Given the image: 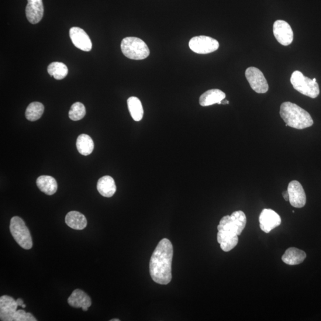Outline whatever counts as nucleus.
Here are the masks:
<instances>
[{"mask_svg":"<svg viewBox=\"0 0 321 321\" xmlns=\"http://www.w3.org/2000/svg\"><path fill=\"white\" fill-rule=\"evenodd\" d=\"M70 37L76 47L82 51H90L92 44L90 38L84 30L78 27H73L70 29Z\"/></svg>","mask_w":321,"mask_h":321,"instance_id":"nucleus-12","label":"nucleus"},{"mask_svg":"<svg viewBox=\"0 0 321 321\" xmlns=\"http://www.w3.org/2000/svg\"><path fill=\"white\" fill-rule=\"evenodd\" d=\"M306 258L304 251L296 247H290L286 250L282 257V261L290 265H296L302 263Z\"/></svg>","mask_w":321,"mask_h":321,"instance_id":"nucleus-18","label":"nucleus"},{"mask_svg":"<svg viewBox=\"0 0 321 321\" xmlns=\"http://www.w3.org/2000/svg\"><path fill=\"white\" fill-rule=\"evenodd\" d=\"M17 305H18V306H22V305L23 304V300L21 299H18L16 300Z\"/></svg>","mask_w":321,"mask_h":321,"instance_id":"nucleus-28","label":"nucleus"},{"mask_svg":"<svg viewBox=\"0 0 321 321\" xmlns=\"http://www.w3.org/2000/svg\"><path fill=\"white\" fill-rule=\"evenodd\" d=\"M85 106L81 102H76L72 105L68 113L69 118L72 120L78 121L82 119L85 116Z\"/></svg>","mask_w":321,"mask_h":321,"instance_id":"nucleus-25","label":"nucleus"},{"mask_svg":"<svg viewBox=\"0 0 321 321\" xmlns=\"http://www.w3.org/2000/svg\"><path fill=\"white\" fill-rule=\"evenodd\" d=\"M44 12L43 0H27L26 15L30 23H39L43 19Z\"/></svg>","mask_w":321,"mask_h":321,"instance_id":"nucleus-14","label":"nucleus"},{"mask_svg":"<svg viewBox=\"0 0 321 321\" xmlns=\"http://www.w3.org/2000/svg\"><path fill=\"white\" fill-rule=\"evenodd\" d=\"M273 33L276 40L282 46H289L293 42L294 36L293 30L291 25L284 20H278L274 22Z\"/></svg>","mask_w":321,"mask_h":321,"instance_id":"nucleus-9","label":"nucleus"},{"mask_svg":"<svg viewBox=\"0 0 321 321\" xmlns=\"http://www.w3.org/2000/svg\"><path fill=\"white\" fill-rule=\"evenodd\" d=\"M14 320L37 321V319L32 315V313H26L23 310H17L15 316H14Z\"/></svg>","mask_w":321,"mask_h":321,"instance_id":"nucleus-26","label":"nucleus"},{"mask_svg":"<svg viewBox=\"0 0 321 321\" xmlns=\"http://www.w3.org/2000/svg\"><path fill=\"white\" fill-rule=\"evenodd\" d=\"M247 219L241 210L234 212L231 216L223 217L218 226L217 240L224 252H229L237 246L239 238L246 227Z\"/></svg>","mask_w":321,"mask_h":321,"instance_id":"nucleus-2","label":"nucleus"},{"mask_svg":"<svg viewBox=\"0 0 321 321\" xmlns=\"http://www.w3.org/2000/svg\"><path fill=\"white\" fill-rule=\"evenodd\" d=\"M173 257V247L167 239L158 243L150 260V275L158 284L167 285L172 279L171 264Z\"/></svg>","mask_w":321,"mask_h":321,"instance_id":"nucleus-1","label":"nucleus"},{"mask_svg":"<svg viewBox=\"0 0 321 321\" xmlns=\"http://www.w3.org/2000/svg\"><path fill=\"white\" fill-rule=\"evenodd\" d=\"M37 185L41 192L48 195H53L57 191L56 179L50 175H41L37 179Z\"/></svg>","mask_w":321,"mask_h":321,"instance_id":"nucleus-19","label":"nucleus"},{"mask_svg":"<svg viewBox=\"0 0 321 321\" xmlns=\"http://www.w3.org/2000/svg\"><path fill=\"white\" fill-rule=\"evenodd\" d=\"M68 227L75 230H83L87 226V220L82 213L78 211L69 212L65 219Z\"/></svg>","mask_w":321,"mask_h":321,"instance_id":"nucleus-20","label":"nucleus"},{"mask_svg":"<svg viewBox=\"0 0 321 321\" xmlns=\"http://www.w3.org/2000/svg\"><path fill=\"white\" fill-rule=\"evenodd\" d=\"M189 46L191 50L199 54L211 53L219 49L218 41L207 36H198L190 40Z\"/></svg>","mask_w":321,"mask_h":321,"instance_id":"nucleus-7","label":"nucleus"},{"mask_svg":"<svg viewBox=\"0 0 321 321\" xmlns=\"http://www.w3.org/2000/svg\"><path fill=\"white\" fill-rule=\"evenodd\" d=\"M23 308H26V305L25 304H23L22 306Z\"/></svg>","mask_w":321,"mask_h":321,"instance_id":"nucleus-32","label":"nucleus"},{"mask_svg":"<svg viewBox=\"0 0 321 321\" xmlns=\"http://www.w3.org/2000/svg\"><path fill=\"white\" fill-rule=\"evenodd\" d=\"M127 105H128L130 115L134 121L139 122L142 119L144 109L139 98L135 96H131L127 99Z\"/></svg>","mask_w":321,"mask_h":321,"instance_id":"nucleus-22","label":"nucleus"},{"mask_svg":"<svg viewBox=\"0 0 321 321\" xmlns=\"http://www.w3.org/2000/svg\"><path fill=\"white\" fill-rule=\"evenodd\" d=\"M260 228L264 232L269 233L281 223L280 216L271 209L262 210L260 219Z\"/></svg>","mask_w":321,"mask_h":321,"instance_id":"nucleus-11","label":"nucleus"},{"mask_svg":"<svg viewBox=\"0 0 321 321\" xmlns=\"http://www.w3.org/2000/svg\"><path fill=\"white\" fill-rule=\"evenodd\" d=\"M123 54L130 59L144 60L150 56L149 48L144 41L136 37H126L121 43Z\"/></svg>","mask_w":321,"mask_h":321,"instance_id":"nucleus-4","label":"nucleus"},{"mask_svg":"<svg viewBox=\"0 0 321 321\" xmlns=\"http://www.w3.org/2000/svg\"><path fill=\"white\" fill-rule=\"evenodd\" d=\"M77 147L79 153L84 156H88L94 151V141L88 134H82L78 137Z\"/></svg>","mask_w":321,"mask_h":321,"instance_id":"nucleus-21","label":"nucleus"},{"mask_svg":"<svg viewBox=\"0 0 321 321\" xmlns=\"http://www.w3.org/2000/svg\"><path fill=\"white\" fill-rule=\"evenodd\" d=\"M68 304L75 308H89L92 301L87 294L80 289L75 290L68 299Z\"/></svg>","mask_w":321,"mask_h":321,"instance_id":"nucleus-16","label":"nucleus"},{"mask_svg":"<svg viewBox=\"0 0 321 321\" xmlns=\"http://www.w3.org/2000/svg\"><path fill=\"white\" fill-rule=\"evenodd\" d=\"M226 94L218 89H210L200 96L199 103L202 106L216 104H222V101L226 98Z\"/></svg>","mask_w":321,"mask_h":321,"instance_id":"nucleus-15","label":"nucleus"},{"mask_svg":"<svg viewBox=\"0 0 321 321\" xmlns=\"http://www.w3.org/2000/svg\"><path fill=\"white\" fill-rule=\"evenodd\" d=\"M44 112V106L39 102L30 103L26 110V119L31 122H34L42 117Z\"/></svg>","mask_w":321,"mask_h":321,"instance_id":"nucleus-24","label":"nucleus"},{"mask_svg":"<svg viewBox=\"0 0 321 321\" xmlns=\"http://www.w3.org/2000/svg\"><path fill=\"white\" fill-rule=\"evenodd\" d=\"M222 104H229V101H227V100H226L225 99H224L222 101Z\"/></svg>","mask_w":321,"mask_h":321,"instance_id":"nucleus-29","label":"nucleus"},{"mask_svg":"<svg viewBox=\"0 0 321 321\" xmlns=\"http://www.w3.org/2000/svg\"><path fill=\"white\" fill-rule=\"evenodd\" d=\"M288 191L289 195V201L295 208H301L306 205V196L303 186L298 181H293L290 182Z\"/></svg>","mask_w":321,"mask_h":321,"instance_id":"nucleus-10","label":"nucleus"},{"mask_svg":"<svg viewBox=\"0 0 321 321\" xmlns=\"http://www.w3.org/2000/svg\"><path fill=\"white\" fill-rule=\"evenodd\" d=\"M48 73L57 80H61L66 77L68 74V68L64 63L60 62H53L48 65Z\"/></svg>","mask_w":321,"mask_h":321,"instance_id":"nucleus-23","label":"nucleus"},{"mask_svg":"<svg viewBox=\"0 0 321 321\" xmlns=\"http://www.w3.org/2000/svg\"><path fill=\"white\" fill-rule=\"evenodd\" d=\"M10 232L20 247L25 249H30L32 247V237L25 222L19 217H14L10 221Z\"/></svg>","mask_w":321,"mask_h":321,"instance_id":"nucleus-6","label":"nucleus"},{"mask_svg":"<svg viewBox=\"0 0 321 321\" xmlns=\"http://www.w3.org/2000/svg\"><path fill=\"white\" fill-rule=\"evenodd\" d=\"M283 198L285 199V201H289V195L288 191H286L282 192Z\"/></svg>","mask_w":321,"mask_h":321,"instance_id":"nucleus-27","label":"nucleus"},{"mask_svg":"<svg viewBox=\"0 0 321 321\" xmlns=\"http://www.w3.org/2000/svg\"><path fill=\"white\" fill-rule=\"evenodd\" d=\"M82 309L83 310H84V311H87V310H88V308H83Z\"/></svg>","mask_w":321,"mask_h":321,"instance_id":"nucleus-30","label":"nucleus"},{"mask_svg":"<svg viewBox=\"0 0 321 321\" xmlns=\"http://www.w3.org/2000/svg\"><path fill=\"white\" fill-rule=\"evenodd\" d=\"M245 75L254 91L258 94H265L268 92V82L260 69L254 67H248L246 69Z\"/></svg>","mask_w":321,"mask_h":321,"instance_id":"nucleus-8","label":"nucleus"},{"mask_svg":"<svg viewBox=\"0 0 321 321\" xmlns=\"http://www.w3.org/2000/svg\"><path fill=\"white\" fill-rule=\"evenodd\" d=\"M279 114L286 123V126L292 128L302 130L308 128L313 124V120L309 113L296 103L283 102L280 106Z\"/></svg>","mask_w":321,"mask_h":321,"instance_id":"nucleus-3","label":"nucleus"},{"mask_svg":"<svg viewBox=\"0 0 321 321\" xmlns=\"http://www.w3.org/2000/svg\"><path fill=\"white\" fill-rule=\"evenodd\" d=\"M97 189L102 196L106 198L112 197L117 190L115 180L111 176H103L99 179L97 183Z\"/></svg>","mask_w":321,"mask_h":321,"instance_id":"nucleus-17","label":"nucleus"},{"mask_svg":"<svg viewBox=\"0 0 321 321\" xmlns=\"http://www.w3.org/2000/svg\"><path fill=\"white\" fill-rule=\"evenodd\" d=\"M110 321H120V319H113L110 320Z\"/></svg>","mask_w":321,"mask_h":321,"instance_id":"nucleus-31","label":"nucleus"},{"mask_svg":"<svg viewBox=\"0 0 321 321\" xmlns=\"http://www.w3.org/2000/svg\"><path fill=\"white\" fill-rule=\"evenodd\" d=\"M17 302L12 297L5 295L0 298V318L3 321H13L17 311Z\"/></svg>","mask_w":321,"mask_h":321,"instance_id":"nucleus-13","label":"nucleus"},{"mask_svg":"<svg viewBox=\"0 0 321 321\" xmlns=\"http://www.w3.org/2000/svg\"><path fill=\"white\" fill-rule=\"evenodd\" d=\"M291 82L293 88L300 94L311 98H316L319 95V87L316 79L306 77L301 72L296 70L293 72Z\"/></svg>","mask_w":321,"mask_h":321,"instance_id":"nucleus-5","label":"nucleus"}]
</instances>
